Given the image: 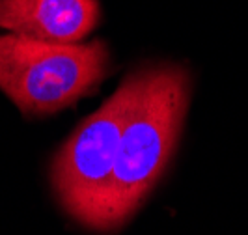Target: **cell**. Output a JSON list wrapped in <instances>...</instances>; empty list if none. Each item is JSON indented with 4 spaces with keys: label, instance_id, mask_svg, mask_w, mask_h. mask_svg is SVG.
Returning a JSON list of instances; mask_svg holds the SVG:
<instances>
[{
    "label": "cell",
    "instance_id": "3",
    "mask_svg": "<svg viewBox=\"0 0 248 235\" xmlns=\"http://www.w3.org/2000/svg\"><path fill=\"white\" fill-rule=\"evenodd\" d=\"M140 82L142 69L129 75L99 110L84 118L52 157V192L62 209L84 228L110 181L120 136Z\"/></svg>",
    "mask_w": 248,
    "mask_h": 235
},
{
    "label": "cell",
    "instance_id": "1",
    "mask_svg": "<svg viewBox=\"0 0 248 235\" xmlns=\"http://www.w3.org/2000/svg\"><path fill=\"white\" fill-rule=\"evenodd\" d=\"M188 101L190 77L181 65L142 69V82L120 136L110 181L88 220V230H120L140 209L174 157Z\"/></svg>",
    "mask_w": 248,
    "mask_h": 235
},
{
    "label": "cell",
    "instance_id": "2",
    "mask_svg": "<svg viewBox=\"0 0 248 235\" xmlns=\"http://www.w3.org/2000/svg\"><path fill=\"white\" fill-rule=\"evenodd\" d=\"M110 71L103 41L54 43L0 34V90L28 118H43L90 94Z\"/></svg>",
    "mask_w": 248,
    "mask_h": 235
},
{
    "label": "cell",
    "instance_id": "4",
    "mask_svg": "<svg viewBox=\"0 0 248 235\" xmlns=\"http://www.w3.org/2000/svg\"><path fill=\"white\" fill-rule=\"evenodd\" d=\"M99 21V0H0V30L41 41L80 43Z\"/></svg>",
    "mask_w": 248,
    "mask_h": 235
}]
</instances>
